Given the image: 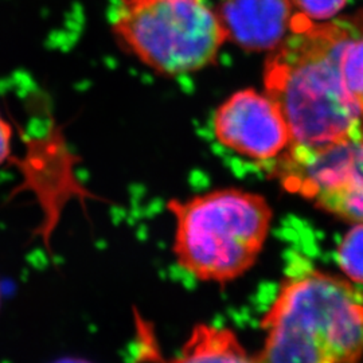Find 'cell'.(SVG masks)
I'll return each instance as SVG.
<instances>
[{"mask_svg":"<svg viewBox=\"0 0 363 363\" xmlns=\"http://www.w3.org/2000/svg\"><path fill=\"white\" fill-rule=\"evenodd\" d=\"M352 37L347 25L315 22L298 13L283 43L268 52L264 91L286 117L289 145L325 148L363 136L340 69L342 52Z\"/></svg>","mask_w":363,"mask_h":363,"instance_id":"cell-1","label":"cell"},{"mask_svg":"<svg viewBox=\"0 0 363 363\" xmlns=\"http://www.w3.org/2000/svg\"><path fill=\"white\" fill-rule=\"evenodd\" d=\"M261 328V363H362L363 294L343 276L308 271L281 284Z\"/></svg>","mask_w":363,"mask_h":363,"instance_id":"cell-2","label":"cell"},{"mask_svg":"<svg viewBox=\"0 0 363 363\" xmlns=\"http://www.w3.org/2000/svg\"><path fill=\"white\" fill-rule=\"evenodd\" d=\"M172 253L183 271L196 280L226 286L256 264L272 226L265 196L225 187L172 198Z\"/></svg>","mask_w":363,"mask_h":363,"instance_id":"cell-3","label":"cell"},{"mask_svg":"<svg viewBox=\"0 0 363 363\" xmlns=\"http://www.w3.org/2000/svg\"><path fill=\"white\" fill-rule=\"evenodd\" d=\"M112 34L124 52L164 77L214 65L226 43L208 0H118Z\"/></svg>","mask_w":363,"mask_h":363,"instance_id":"cell-4","label":"cell"},{"mask_svg":"<svg viewBox=\"0 0 363 363\" xmlns=\"http://www.w3.org/2000/svg\"><path fill=\"white\" fill-rule=\"evenodd\" d=\"M273 162L286 190L339 220L363 222V136L325 148L289 145Z\"/></svg>","mask_w":363,"mask_h":363,"instance_id":"cell-5","label":"cell"},{"mask_svg":"<svg viewBox=\"0 0 363 363\" xmlns=\"http://www.w3.org/2000/svg\"><path fill=\"white\" fill-rule=\"evenodd\" d=\"M213 130L218 143L256 162H272L291 144L281 109L267 91H234L217 108Z\"/></svg>","mask_w":363,"mask_h":363,"instance_id":"cell-6","label":"cell"},{"mask_svg":"<svg viewBox=\"0 0 363 363\" xmlns=\"http://www.w3.org/2000/svg\"><path fill=\"white\" fill-rule=\"evenodd\" d=\"M216 11L226 42L249 52L277 49L296 15L291 0H222Z\"/></svg>","mask_w":363,"mask_h":363,"instance_id":"cell-7","label":"cell"},{"mask_svg":"<svg viewBox=\"0 0 363 363\" xmlns=\"http://www.w3.org/2000/svg\"><path fill=\"white\" fill-rule=\"evenodd\" d=\"M171 363H261L229 328L195 325L179 354Z\"/></svg>","mask_w":363,"mask_h":363,"instance_id":"cell-8","label":"cell"},{"mask_svg":"<svg viewBox=\"0 0 363 363\" xmlns=\"http://www.w3.org/2000/svg\"><path fill=\"white\" fill-rule=\"evenodd\" d=\"M335 257L343 277L355 286H363V222L351 223L337 244Z\"/></svg>","mask_w":363,"mask_h":363,"instance_id":"cell-9","label":"cell"},{"mask_svg":"<svg viewBox=\"0 0 363 363\" xmlns=\"http://www.w3.org/2000/svg\"><path fill=\"white\" fill-rule=\"evenodd\" d=\"M340 69L345 88L355 105L363 124V38H352L346 43L342 58Z\"/></svg>","mask_w":363,"mask_h":363,"instance_id":"cell-10","label":"cell"},{"mask_svg":"<svg viewBox=\"0 0 363 363\" xmlns=\"http://www.w3.org/2000/svg\"><path fill=\"white\" fill-rule=\"evenodd\" d=\"M294 7L298 10V13L304 15L306 18L323 22L334 18L340 13L347 0H291Z\"/></svg>","mask_w":363,"mask_h":363,"instance_id":"cell-11","label":"cell"},{"mask_svg":"<svg viewBox=\"0 0 363 363\" xmlns=\"http://www.w3.org/2000/svg\"><path fill=\"white\" fill-rule=\"evenodd\" d=\"M13 136L11 123L0 112V166L13 159Z\"/></svg>","mask_w":363,"mask_h":363,"instance_id":"cell-12","label":"cell"},{"mask_svg":"<svg viewBox=\"0 0 363 363\" xmlns=\"http://www.w3.org/2000/svg\"><path fill=\"white\" fill-rule=\"evenodd\" d=\"M52 363H91L89 361H85V359H79V358H61V359H57Z\"/></svg>","mask_w":363,"mask_h":363,"instance_id":"cell-13","label":"cell"},{"mask_svg":"<svg viewBox=\"0 0 363 363\" xmlns=\"http://www.w3.org/2000/svg\"><path fill=\"white\" fill-rule=\"evenodd\" d=\"M0 304H1V294H0Z\"/></svg>","mask_w":363,"mask_h":363,"instance_id":"cell-14","label":"cell"}]
</instances>
